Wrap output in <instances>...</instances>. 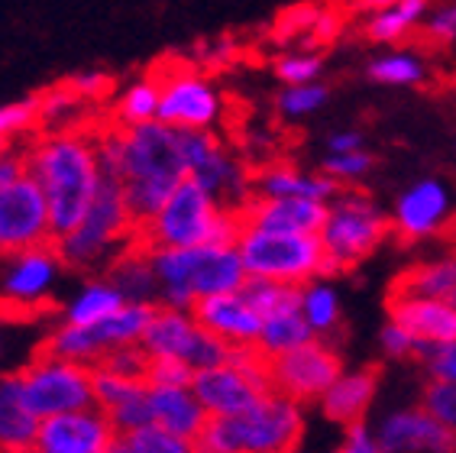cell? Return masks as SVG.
Returning a JSON list of instances; mask_svg holds the SVG:
<instances>
[{
	"instance_id": "1",
	"label": "cell",
	"mask_w": 456,
	"mask_h": 453,
	"mask_svg": "<svg viewBox=\"0 0 456 453\" xmlns=\"http://www.w3.org/2000/svg\"><path fill=\"white\" fill-rule=\"evenodd\" d=\"M23 152H27V172L43 185L53 234L59 240L85 220L104 182L94 133L75 127L49 130L36 136Z\"/></svg>"
},
{
	"instance_id": "2",
	"label": "cell",
	"mask_w": 456,
	"mask_h": 453,
	"mask_svg": "<svg viewBox=\"0 0 456 453\" xmlns=\"http://www.w3.org/2000/svg\"><path fill=\"white\" fill-rule=\"evenodd\" d=\"M188 178L182 133L162 120L123 127L120 182L136 226L156 218L168 194Z\"/></svg>"
},
{
	"instance_id": "3",
	"label": "cell",
	"mask_w": 456,
	"mask_h": 453,
	"mask_svg": "<svg viewBox=\"0 0 456 453\" xmlns=\"http://www.w3.org/2000/svg\"><path fill=\"white\" fill-rule=\"evenodd\" d=\"M243 214L240 208H224L201 182L191 175L168 194L156 218L136 226V243L146 250L156 246H237L243 234Z\"/></svg>"
},
{
	"instance_id": "4",
	"label": "cell",
	"mask_w": 456,
	"mask_h": 453,
	"mask_svg": "<svg viewBox=\"0 0 456 453\" xmlns=\"http://www.w3.org/2000/svg\"><path fill=\"white\" fill-rule=\"evenodd\" d=\"M395 234V220L382 214L379 204L369 198L362 188H343L330 201V214L321 230L324 240V269L321 279L353 272L366 256H372L379 246L386 243V236Z\"/></svg>"
},
{
	"instance_id": "5",
	"label": "cell",
	"mask_w": 456,
	"mask_h": 453,
	"mask_svg": "<svg viewBox=\"0 0 456 453\" xmlns=\"http://www.w3.org/2000/svg\"><path fill=\"white\" fill-rule=\"evenodd\" d=\"M133 240H136V220H133L126 194H123V182L104 175L101 192H97L85 220L65 236H59L55 250L65 259V266L88 269L94 262L107 259L114 250H126Z\"/></svg>"
},
{
	"instance_id": "6",
	"label": "cell",
	"mask_w": 456,
	"mask_h": 453,
	"mask_svg": "<svg viewBox=\"0 0 456 453\" xmlns=\"http://www.w3.org/2000/svg\"><path fill=\"white\" fill-rule=\"evenodd\" d=\"M243 266L249 276L289 285H311L324 269V240L321 234H279L243 226L237 240Z\"/></svg>"
},
{
	"instance_id": "7",
	"label": "cell",
	"mask_w": 456,
	"mask_h": 453,
	"mask_svg": "<svg viewBox=\"0 0 456 453\" xmlns=\"http://www.w3.org/2000/svg\"><path fill=\"white\" fill-rule=\"evenodd\" d=\"M343 375V359L324 337H311L307 343L273 353V369L269 383L279 399L295 401L298 408H307L324 399Z\"/></svg>"
},
{
	"instance_id": "8",
	"label": "cell",
	"mask_w": 456,
	"mask_h": 453,
	"mask_svg": "<svg viewBox=\"0 0 456 453\" xmlns=\"http://www.w3.org/2000/svg\"><path fill=\"white\" fill-rule=\"evenodd\" d=\"M20 373H23V399L36 418H53L61 411H78L94 405L91 363L36 357Z\"/></svg>"
},
{
	"instance_id": "9",
	"label": "cell",
	"mask_w": 456,
	"mask_h": 453,
	"mask_svg": "<svg viewBox=\"0 0 456 453\" xmlns=\"http://www.w3.org/2000/svg\"><path fill=\"white\" fill-rule=\"evenodd\" d=\"M162 97H159V120L175 130H214L224 120V95L204 71L188 65H168L156 75Z\"/></svg>"
},
{
	"instance_id": "10",
	"label": "cell",
	"mask_w": 456,
	"mask_h": 453,
	"mask_svg": "<svg viewBox=\"0 0 456 453\" xmlns=\"http://www.w3.org/2000/svg\"><path fill=\"white\" fill-rule=\"evenodd\" d=\"M188 175L201 182L224 208H243L253 194V172L227 152L214 130H178Z\"/></svg>"
},
{
	"instance_id": "11",
	"label": "cell",
	"mask_w": 456,
	"mask_h": 453,
	"mask_svg": "<svg viewBox=\"0 0 456 453\" xmlns=\"http://www.w3.org/2000/svg\"><path fill=\"white\" fill-rule=\"evenodd\" d=\"M55 243L49 201L33 175L0 188V256H13L33 246Z\"/></svg>"
},
{
	"instance_id": "12",
	"label": "cell",
	"mask_w": 456,
	"mask_h": 453,
	"mask_svg": "<svg viewBox=\"0 0 456 453\" xmlns=\"http://www.w3.org/2000/svg\"><path fill=\"white\" fill-rule=\"evenodd\" d=\"M120 434L101 405L78 411H61L39 421L36 444L29 453H107Z\"/></svg>"
},
{
	"instance_id": "13",
	"label": "cell",
	"mask_w": 456,
	"mask_h": 453,
	"mask_svg": "<svg viewBox=\"0 0 456 453\" xmlns=\"http://www.w3.org/2000/svg\"><path fill=\"white\" fill-rule=\"evenodd\" d=\"M246 226L259 230H279V234H321L330 214L327 201L314 198H265L249 194L240 208Z\"/></svg>"
},
{
	"instance_id": "14",
	"label": "cell",
	"mask_w": 456,
	"mask_h": 453,
	"mask_svg": "<svg viewBox=\"0 0 456 453\" xmlns=\"http://www.w3.org/2000/svg\"><path fill=\"white\" fill-rule=\"evenodd\" d=\"M7 262L4 269V298L13 301V305L27 308L39 305L43 295L53 288L55 276H59V266H65V259L59 256L55 243L33 246V250H23V253L13 256H0Z\"/></svg>"
},
{
	"instance_id": "15",
	"label": "cell",
	"mask_w": 456,
	"mask_h": 453,
	"mask_svg": "<svg viewBox=\"0 0 456 453\" xmlns=\"http://www.w3.org/2000/svg\"><path fill=\"white\" fill-rule=\"evenodd\" d=\"M447 188L437 178H421L414 182L395 204V236L402 246H411L424 236H434L440 226L447 224Z\"/></svg>"
},
{
	"instance_id": "16",
	"label": "cell",
	"mask_w": 456,
	"mask_h": 453,
	"mask_svg": "<svg viewBox=\"0 0 456 453\" xmlns=\"http://www.w3.org/2000/svg\"><path fill=\"white\" fill-rule=\"evenodd\" d=\"M191 317L204 331L217 334L227 343H246L259 340L263 334V317L240 292H224V295H201L191 305Z\"/></svg>"
},
{
	"instance_id": "17",
	"label": "cell",
	"mask_w": 456,
	"mask_h": 453,
	"mask_svg": "<svg viewBox=\"0 0 456 453\" xmlns=\"http://www.w3.org/2000/svg\"><path fill=\"white\" fill-rule=\"evenodd\" d=\"M194 395L201 399V405L214 415H240V411L253 408L256 401L269 399L256 389L237 367H208V369H194L191 379Z\"/></svg>"
},
{
	"instance_id": "18",
	"label": "cell",
	"mask_w": 456,
	"mask_h": 453,
	"mask_svg": "<svg viewBox=\"0 0 456 453\" xmlns=\"http://www.w3.org/2000/svg\"><path fill=\"white\" fill-rule=\"evenodd\" d=\"M392 324H398L408 337L430 343H456V305L440 298H395L386 301Z\"/></svg>"
},
{
	"instance_id": "19",
	"label": "cell",
	"mask_w": 456,
	"mask_h": 453,
	"mask_svg": "<svg viewBox=\"0 0 456 453\" xmlns=\"http://www.w3.org/2000/svg\"><path fill=\"white\" fill-rule=\"evenodd\" d=\"M382 450H430V453H456V427L434 418L430 411L414 408L398 415L382 431Z\"/></svg>"
},
{
	"instance_id": "20",
	"label": "cell",
	"mask_w": 456,
	"mask_h": 453,
	"mask_svg": "<svg viewBox=\"0 0 456 453\" xmlns=\"http://www.w3.org/2000/svg\"><path fill=\"white\" fill-rule=\"evenodd\" d=\"M343 188L346 185H340L327 172H301L289 162H269L253 172V194H265V198H314L330 204Z\"/></svg>"
},
{
	"instance_id": "21",
	"label": "cell",
	"mask_w": 456,
	"mask_h": 453,
	"mask_svg": "<svg viewBox=\"0 0 456 453\" xmlns=\"http://www.w3.org/2000/svg\"><path fill=\"white\" fill-rule=\"evenodd\" d=\"M39 421L23 399V373L0 375V450L29 453L36 444Z\"/></svg>"
},
{
	"instance_id": "22",
	"label": "cell",
	"mask_w": 456,
	"mask_h": 453,
	"mask_svg": "<svg viewBox=\"0 0 456 453\" xmlns=\"http://www.w3.org/2000/svg\"><path fill=\"white\" fill-rule=\"evenodd\" d=\"M382 375H386V367H382V363H369V367H362L356 375L340 379V383L321 399L324 418L337 421V424H343V427L362 424L369 401H372V395H376Z\"/></svg>"
},
{
	"instance_id": "23",
	"label": "cell",
	"mask_w": 456,
	"mask_h": 453,
	"mask_svg": "<svg viewBox=\"0 0 456 453\" xmlns=\"http://www.w3.org/2000/svg\"><path fill=\"white\" fill-rule=\"evenodd\" d=\"M395 298H440L456 305V253L447 259L414 262L402 269L386 292V301H395Z\"/></svg>"
},
{
	"instance_id": "24",
	"label": "cell",
	"mask_w": 456,
	"mask_h": 453,
	"mask_svg": "<svg viewBox=\"0 0 456 453\" xmlns=\"http://www.w3.org/2000/svg\"><path fill=\"white\" fill-rule=\"evenodd\" d=\"M246 266L237 246H217L204 243L198 262L191 272V288L194 295H224V292H240L246 282Z\"/></svg>"
},
{
	"instance_id": "25",
	"label": "cell",
	"mask_w": 456,
	"mask_h": 453,
	"mask_svg": "<svg viewBox=\"0 0 456 453\" xmlns=\"http://www.w3.org/2000/svg\"><path fill=\"white\" fill-rule=\"evenodd\" d=\"M150 405H152V421L162 424L166 431L191 441L201 424L208 421L211 411L204 408L201 399L194 395V389H178V385H150Z\"/></svg>"
},
{
	"instance_id": "26",
	"label": "cell",
	"mask_w": 456,
	"mask_h": 453,
	"mask_svg": "<svg viewBox=\"0 0 456 453\" xmlns=\"http://www.w3.org/2000/svg\"><path fill=\"white\" fill-rule=\"evenodd\" d=\"M107 279L120 288L123 295H126V301H156L159 305V292H162V285H159L156 266H152L150 250L140 246L136 240L110 259Z\"/></svg>"
},
{
	"instance_id": "27",
	"label": "cell",
	"mask_w": 456,
	"mask_h": 453,
	"mask_svg": "<svg viewBox=\"0 0 456 453\" xmlns=\"http://www.w3.org/2000/svg\"><path fill=\"white\" fill-rule=\"evenodd\" d=\"M198 327H201V324L194 321L191 311L159 305L140 343L150 350L152 357H182L184 359V353H188V347H191Z\"/></svg>"
},
{
	"instance_id": "28",
	"label": "cell",
	"mask_w": 456,
	"mask_h": 453,
	"mask_svg": "<svg viewBox=\"0 0 456 453\" xmlns=\"http://www.w3.org/2000/svg\"><path fill=\"white\" fill-rule=\"evenodd\" d=\"M430 10V0H395L382 10H372L362 20V33L376 45H398L421 27Z\"/></svg>"
},
{
	"instance_id": "29",
	"label": "cell",
	"mask_w": 456,
	"mask_h": 453,
	"mask_svg": "<svg viewBox=\"0 0 456 453\" xmlns=\"http://www.w3.org/2000/svg\"><path fill=\"white\" fill-rule=\"evenodd\" d=\"M305 292L307 285H289V282L259 279V276H246L243 288H240V295L259 311L263 321L279 317V314L301 311L305 308Z\"/></svg>"
},
{
	"instance_id": "30",
	"label": "cell",
	"mask_w": 456,
	"mask_h": 453,
	"mask_svg": "<svg viewBox=\"0 0 456 453\" xmlns=\"http://www.w3.org/2000/svg\"><path fill=\"white\" fill-rule=\"evenodd\" d=\"M369 81H376L382 87H418L428 78V65L421 62V55L411 49H386L366 65Z\"/></svg>"
},
{
	"instance_id": "31",
	"label": "cell",
	"mask_w": 456,
	"mask_h": 453,
	"mask_svg": "<svg viewBox=\"0 0 456 453\" xmlns=\"http://www.w3.org/2000/svg\"><path fill=\"white\" fill-rule=\"evenodd\" d=\"M156 308V301H126L114 314H107L101 324H94L97 340L104 343V350L117 347V343H136V340H142L146 327H150Z\"/></svg>"
},
{
	"instance_id": "32",
	"label": "cell",
	"mask_w": 456,
	"mask_h": 453,
	"mask_svg": "<svg viewBox=\"0 0 456 453\" xmlns=\"http://www.w3.org/2000/svg\"><path fill=\"white\" fill-rule=\"evenodd\" d=\"M123 305H126V295H123L120 288L110 279H97L81 288L78 298H75L69 305V311H65V321L81 324V327H94V324L104 321L107 314H114L117 308H123Z\"/></svg>"
},
{
	"instance_id": "33",
	"label": "cell",
	"mask_w": 456,
	"mask_h": 453,
	"mask_svg": "<svg viewBox=\"0 0 456 453\" xmlns=\"http://www.w3.org/2000/svg\"><path fill=\"white\" fill-rule=\"evenodd\" d=\"M159 97H162V87H159L156 75L130 81L114 101V123L136 127V123L159 120Z\"/></svg>"
},
{
	"instance_id": "34",
	"label": "cell",
	"mask_w": 456,
	"mask_h": 453,
	"mask_svg": "<svg viewBox=\"0 0 456 453\" xmlns=\"http://www.w3.org/2000/svg\"><path fill=\"white\" fill-rule=\"evenodd\" d=\"M330 101V87L324 81H307V85H285L275 95V111L285 117V120H301V117H311L321 107Z\"/></svg>"
},
{
	"instance_id": "35",
	"label": "cell",
	"mask_w": 456,
	"mask_h": 453,
	"mask_svg": "<svg viewBox=\"0 0 456 453\" xmlns=\"http://www.w3.org/2000/svg\"><path fill=\"white\" fill-rule=\"evenodd\" d=\"M314 334H317L314 324L307 321L305 311H291V314H279V317H269V321L263 324L259 340H263L273 353H285V350L298 347V343H307Z\"/></svg>"
},
{
	"instance_id": "36",
	"label": "cell",
	"mask_w": 456,
	"mask_h": 453,
	"mask_svg": "<svg viewBox=\"0 0 456 453\" xmlns=\"http://www.w3.org/2000/svg\"><path fill=\"white\" fill-rule=\"evenodd\" d=\"M88 104L85 97L71 91V85L53 87L49 95L39 97V127L43 130H69L78 120L81 107Z\"/></svg>"
},
{
	"instance_id": "37",
	"label": "cell",
	"mask_w": 456,
	"mask_h": 453,
	"mask_svg": "<svg viewBox=\"0 0 456 453\" xmlns=\"http://www.w3.org/2000/svg\"><path fill=\"white\" fill-rule=\"evenodd\" d=\"M275 78L281 85H307V81H321L324 75V55L314 49H289L273 62Z\"/></svg>"
},
{
	"instance_id": "38",
	"label": "cell",
	"mask_w": 456,
	"mask_h": 453,
	"mask_svg": "<svg viewBox=\"0 0 456 453\" xmlns=\"http://www.w3.org/2000/svg\"><path fill=\"white\" fill-rule=\"evenodd\" d=\"M305 317L311 324H314V331H321V337H324L327 331H343V317H340V305H337V295L330 292L327 285H321V282H311L305 292Z\"/></svg>"
},
{
	"instance_id": "39",
	"label": "cell",
	"mask_w": 456,
	"mask_h": 453,
	"mask_svg": "<svg viewBox=\"0 0 456 453\" xmlns=\"http://www.w3.org/2000/svg\"><path fill=\"white\" fill-rule=\"evenodd\" d=\"M372 166H376V159H372V152H366V149H356V152H327V156L321 159V172H327L340 185L362 182V178L372 172Z\"/></svg>"
},
{
	"instance_id": "40",
	"label": "cell",
	"mask_w": 456,
	"mask_h": 453,
	"mask_svg": "<svg viewBox=\"0 0 456 453\" xmlns=\"http://www.w3.org/2000/svg\"><path fill=\"white\" fill-rule=\"evenodd\" d=\"M39 127V97H20L0 104V140H17Z\"/></svg>"
},
{
	"instance_id": "41",
	"label": "cell",
	"mask_w": 456,
	"mask_h": 453,
	"mask_svg": "<svg viewBox=\"0 0 456 453\" xmlns=\"http://www.w3.org/2000/svg\"><path fill=\"white\" fill-rule=\"evenodd\" d=\"M130 444L136 453H194L191 450V441L188 437H178L172 431H166L162 424H146V427H136L130 431Z\"/></svg>"
},
{
	"instance_id": "42",
	"label": "cell",
	"mask_w": 456,
	"mask_h": 453,
	"mask_svg": "<svg viewBox=\"0 0 456 453\" xmlns=\"http://www.w3.org/2000/svg\"><path fill=\"white\" fill-rule=\"evenodd\" d=\"M421 408L430 411L434 418L447 421L450 427H456V383L430 379L421 392Z\"/></svg>"
},
{
	"instance_id": "43",
	"label": "cell",
	"mask_w": 456,
	"mask_h": 453,
	"mask_svg": "<svg viewBox=\"0 0 456 453\" xmlns=\"http://www.w3.org/2000/svg\"><path fill=\"white\" fill-rule=\"evenodd\" d=\"M107 415H110V421H114V427L120 431V434H130V431H136V427L152 424L150 389L140 395H133V399H126V401H120V405L110 408Z\"/></svg>"
},
{
	"instance_id": "44",
	"label": "cell",
	"mask_w": 456,
	"mask_h": 453,
	"mask_svg": "<svg viewBox=\"0 0 456 453\" xmlns=\"http://www.w3.org/2000/svg\"><path fill=\"white\" fill-rule=\"evenodd\" d=\"M421 33L430 45H453L456 43V4L430 7L421 23Z\"/></svg>"
},
{
	"instance_id": "45",
	"label": "cell",
	"mask_w": 456,
	"mask_h": 453,
	"mask_svg": "<svg viewBox=\"0 0 456 453\" xmlns=\"http://www.w3.org/2000/svg\"><path fill=\"white\" fill-rule=\"evenodd\" d=\"M194 379V367L182 357H152L150 363V385H178L188 389Z\"/></svg>"
},
{
	"instance_id": "46",
	"label": "cell",
	"mask_w": 456,
	"mask_h": 453,
	"mask_svg": "<svg viewBox=\"0 0 456 453\" xmlns=\"http://www.w3.org/2000/svg\"><path fill=\"white\" fill-rule=\"evenodd\" d=\"M71 91L78 97H85L88 104H94V101H101V97L110 95V85H114V78L107 75V71L101 69H85V71H75L71 75Z\"/></svg>"
},
{
	"instance_id": "47",
	"label": "cell",
	"mask_w": 456,
	"mask_h": 453,
	"mask_svg": "<svg viewBox=\"0 0 456 453\" xmlns=\"http://www.w3.org/2000/svg\"><path fill=\"white\" fill-rule=\"evenodd\" d=\"M430 379H444V383H456V343H440L434 350V357L424 363Z\"/></svg>"
},
{
	"instance_id": "48",
	"label": "cell",
	"mask_w": 456,
	"mask_h": 453,
	"mask_svg": "<svg viewBox=\"0 0 456 453\" xmlns=\"http://www.w3.org/2000/svg\"><path fill=\"white\" fill-rule=\"evenodd\" d=\"M411 343H414V337H408L398 324H388L386 331H382V347H386L392 357L408 359V353H411Z\"/></svg>"
},
{
	"instance_id": "49",
	"label": "cell",
	"mask_w": 456,
	"mask_h": 453,
	"mask_svg": "<svg viewBox=\"0 0 456 453\" xmlns=\"http://www.w3.org/2000/svg\"><path fill=\"white\" fill-rule=\"evenodd\" d=\"M201 53H204V65L220 69V65L233 62V55H237V43H233V39H220V43H214V45H204Z\"/></svg>"
},
{
	"instance_id": "50",
	"label": "cell",
	"mask_w": 456,
	"mask_h": 453,
	"mask_svg": "<svg viewBox=\"0 0 456 453\" xmlns=\"http://www.w3.org/2000/svg\"><path fill=\"white\" fill-rule=\"evenodd\" d=\"M356 149H362L360 130H334L327 136V152H356Z\"/></svg>"
},
{
	"instance_id": "51",
	"label": "cell",
	"mask_w": 456,
	"mask_h": 453,
	"mask_svg": "<svg viewBox=\"0 0 456 453\" xmlns=\"http://www.w3.org/2000/svg\"><path fill=\"white\" fill-rule=\"evenodd\" d=\"M337 453H386V450H379V447H372L366 441V431H362V424H353L350 427V441L340 447Z\"/></svg>"
},
{
	"instance_id": "52",
	"label": "cell",
	"mask_w": 456,
	"mask_h": 453,
	"mask_svg": "<svg viewBox=\"0 0 456 453\" xmlns=\"http://www.w3.org/2000/svg\"><path fill=\"white\" fill-rule=\"evenodd\" d=\"M350 4L366 10V13H372V10H382V7H388V4H395V0H350Z\"/></svg>"
},
{
	"instance_id": "53",
	"label": "cell",
	"mask_w": 456,
	"mask_h": 453,
	"mask_svg": "<svg viewBox=\"0 0 456 453\" xmlns=\"http://www.w3.org/2000/svg\"><path fill=\"white\" fill-rule=\"evenodd\" d=\"M107 453H136V450H133L130 437H126V434H117L114 444H110V450H107Z\"/></svg>"
},
{
	"instance_id": "54",
	"label": "cell",
	"mask_w": 456,
	"mask_h": 453,
	"mask_svg": "<svg viewBox=\"0 0 456 453\" xmlns=\"http://www.w3.org/2000/svg\"><path fill=\"white\" fill-rule=\"evenodd\" d=\"M7 149H13V140H0V156H4Z\"/></svg>"
},
{
	"instance_id": "55",
	"label": "cell",
	"mask_w": 456,
	"mask_h": 453,
	"mask_svg": "<svg viewBox=\"0 0 456 453\" xmlns=\"http://www.w3.org/2000/svg\"><path fill=\"white\" fill-rule=\"evenodd\" d=\"M0 453H4V450H0Z\"/></svg>"
}]
</instances>
